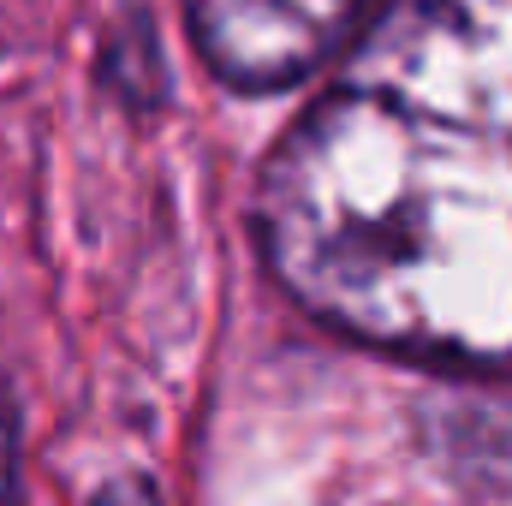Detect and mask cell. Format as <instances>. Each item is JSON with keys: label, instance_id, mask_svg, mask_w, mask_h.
<instances>
[{"label": "cell", "instance_id": "cell-1", "mask_svg": "<svg viewBox=\"0 0 512 506\" xmlns=\"http://www.w3.org/2000/svg\"><path fill=\"white\" fill-rule=\"evenodd\" d=\"M256 233L328 328L512 376V0H399L286 131Z\"/></svg>", "mask_w": 512, "mask_h": 506}, {"label": "cell", "instance_id": "cell-4", "mask_svg": "<svg viewBox=\"0 0 512 506\" xmlns=\"http://www.w3.org/2000/svg\"><path fill=\"white\" fill-rule=\"evenodd\" d=\"M96 506H161L143 483H114V489H102V501Z\"/></svg>", "mask_w": 512, "mask_h": 506}, {"label": "cell", "instance_id": "cell-3", "mask_svg": "<svg viewBox=\"0 0 512 506\" xmlns=\"http://www.w3.org/2000/svg\"><path fill=\"white\" fill-rule=\"evenodd\" d=\"M0 506H18V429L6 387H0Z\"/></svg>", "mask_w": 512, "mask_h": 506}, {"label": "cell", "instance_id": "cell-2", "mask_svg": "<svg viewBox=\"0 0 512 506\" xmlns=\"http://www.w3.org/2000/svg\"><path fill=\"white\" fill-rule=\"evenodd\" d=\"M393 0H191L203 60L239 90H286L358 48Z\"/></svg>", "mask_w": 512, "mask_h": 506}]
</instances>
